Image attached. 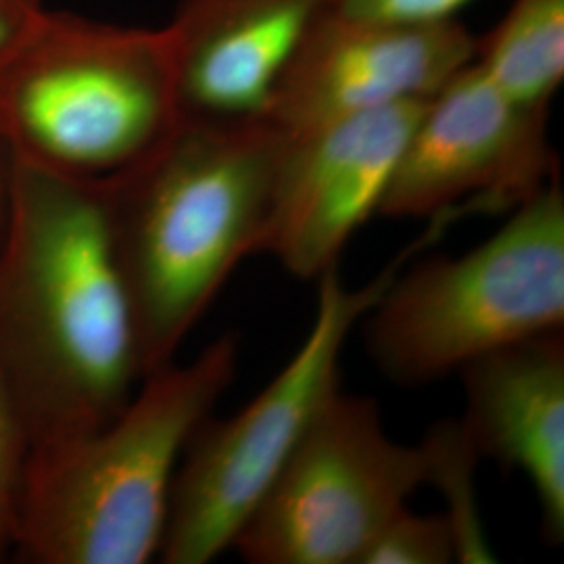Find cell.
I'll return each instance as SVG.
<instances>
[{
	"instance_id": "obj_1",
	"label": "cell",
	"mask_w": 564,
	"mask_h": 564,
	"mask_svg": "<svg viewBox=\"0 0 564 564\" xmlns=\"http://www.w3.org/2000/svg\"><path fill=\"white\" fill-rule=\"evenodd\" d=\"M0 368L30 449L107 423L141 383L101 184L18 162L0 239Z\"/></svg>"
},
{
	"instance_id": "obj_2",
	"label": "cell",
	"mask_w": 564,
	"mask_h": 564,
	"mask_svg": "<svg viewBox=\"0 0 564 564\" xmlns=\"http://www.w3.org/2000/svg\"><path fill=\"white\" fill-rule=\"evenodd\" d=\"M286 142L262 118L181 120L101 184L142 379L174 362L235 268L260 253Z\"/></svg>"
},
{
	"instance_id": "obj_3",
	"label": "cell",
	"mask_w": 564,
	"mask_h": 564,
	"mask_svg": "<svg viewBox=\"0 0 564 564\" xmlns=\"http://www.w3.org/2000/svg\"><path fill=\"white\" fill-rule=\"evenodd\" d=\"M241 339L224 333L191 362L147 375L120 412L32 447L13 547L34 564H144L160 556L182 454L235 381Z\"/></svg>"
},
{
	"instance_id": "obj_4",
	"label": "cell",
	"mask_w": 564,
	"mask_h": 564,
	"mask_svg": "<svg viewBox=\"0 0 564 564\" xmlns=\"http://www.w3.org/2000/svg\"><path fill=\"white\" fill-rule=\"evenodd\" d=\"M181 121L165 30L46 11L0 57V128L15 160L107 184Z\"/></svg>"
},
{
	"instance_id": "obj_5",
	"label": "cell",
	"mask_w": 564,
	"mask_h": 564,
	"mask_svg": "<svg viewBox=\"0 0 564 564\" xmlns=\"http://www.w3.org/2000/svg\"><path fill=\"white\" fill-rule=\"evenodd\" d=\"M368 358L405 387L564 326V191L556 178L458 258L395 272L362 316Z\"/></svg>"
},
{
	"instance_id": "obj_6",
	"label": "cell",
	"mask_w": 564,
	"mask_h": 564,
	"mask_svg": "<svg viewBox=\"0 0 564 564\" xmlns=\"http://www.w3.org/2000/svg\"><path fill=\"white\" fill-rule=\"evenodd\" d=\"M431 223L423 237L364 286H347L339 265L318 279L316 314L300 349L241 412L207 416L182 454L172 487L160 558L207 564L232 550L249 514L276 479L314 416L341 389L343 349L384 286L416 253L444 235Z\"/></svg>"
},
{
	"instance_id": "obj_7",
	"label": "cell",
	"mask_w": 564,
	"mask_h": 564,
	"mask_svg": "<svg viewBox=\"0 0 564 564\" xmlns=\"http://www.w3.org/2000/svg\"><path fill=\"white\" fill-rule=\"evenodd\" d=\"M429 475L424 444L393 442L375 400L337 389L232 550L251 564H360L366 547L429 484Z\"/></svg>"
},
{
	"instance_id": "obj_8",
	"label": "cell",
	"mask_w": 564,
	"mask_h": 564,
	"mask_svg": "<svg viewBox=\"0 0 564 564\" xmlns=\"http://www.w3.org/2000/svg\"><path fill=\"white\" fill-rule=\"evenodd\" d=\"M547 116L512 101L468 63L424 105L379 214L463 220L517 209L561 178Z\"/></svg>"
},
{
	"instance_id": "obj_9",
	"label": "cell",
	"mask_w": 564,
	"mask_h": 564,
	"mask_svg": "<svg viewBox=\"0 0 564 564\" xmlns=\"http://www.w3.org/2000/svg\"><path fill=\"white\" fill-rule=\"evenodd\" d=\"M477 36L463 21L389 23L333 7L289 61L262 120L284 139L391 105L431 99L475 61Z\"/></svg>"
},
{
	"instance_id": "obj_10",
	"label": "cell",
	"mask_w": 564,
	"mask_h": 564,
	"mask_svg": "<svg viewBox=\"0 0 564 564\" xmlns=\"http://www.w3.org/2000/svg\"><path fill=\"white\" fill-rule=\"evenodd\" d=\"M426 101L391 105L289 139L260 253L303 281L339 265L354 232L379 214Z\"/></svg>"
},
{
	"instance_id": "obj_11",
	"label": "cell",
	"mask_w": 564,
	"mask_h": 564,
	"mask_svg": "<svg viewBox=\"0 0 564 564\" xmlns=\"http://www.w3.org/2000/svg\"><path fill=\"white\" fill-rule=\"evenodd\" d=\"M333 0H182L163 28L181 120L262 118L310 28Z\"/></svg>"
},
{
	"instance_id": "obj_12",
	"label": "cell",
	"mask_w": 564,
	"mask_h": 564,
	"mask_svg": "<svg viewBox=\"0 0 564 564\" xmlns=\"http://www.w3.org/2000/svg\"><path fill=\"white\" fill-rule=\"evenodd\" d=\"M464 431L479 454L519 470L535 491L542 533L564 540V335H535L458 372Z\"/></svg>"
},
{
	"instance_id": "obj_13",
	"label": "cell",
	"mask_w": 564,
	"mask_h": 564,
	"mask_svg": "<svg viewBox=\"0 0 564 564\" xmlns=\"http://www.w3.org/2000/svg\"><path fill=\"white\" fill-rule=\"evenodd\" d=\"M475 63L512 101L550 111L564 82V0H512Z\"/></svg>"
},
{
	"instance_id": "obj_14",
	"label": "cell",
	"mask_w": 564,
	"mask_h": 564,
	"mask_svg": "<svg viewBox=\"0 0 564 564\" xmlns=\"http://www.w3.org/2000/svg\"><path fill=\"white\" fill-rule=\"evenodd\" d=\"M458 563V538L447 514L395 512L366 547L360 564Z\"/></svg>"
},
{
	"instance_id": "obj_15",
	"label": "cell",
	"mask_w": 564,
	"mask_h": 564,
	"mask_svg": "<svg viewBox=\"0 0 564 564\" xmlns=\"http://www.w3.org/2000/svg\"><path fill=\"white\" fill-rule=\"evenodd\" d=\"M28 454V426L0 368V561L13 547V524Z\"/></svg>"
},
{
	"instance_id": "obj_16",
	"label": "cell",
	"mask_w": 564,
	"mask_h": 564,
	"mask_svg": "<svg viewBox=\"0 0 564 564\" xmlns=\"http://www.w3.org/2000/svg\"><path fill=\"white\" fill-rule=\"evenodd\" d=\"M475 0H333L339 13L389 23H445L456 21Z\"/></svg>"
},
{
	"instance_id": "obj_17",
	"label": "cell",
	"mask_w": 564,
	"mask_h": 564,
	"mask_svg": "<svg viewBox=\"0 0 564 564\" xmlns=\"http://www.w3.org/2000/svg\"><path fill=\"white\" fill-rule=\"evenodd\" d=\"M42 9V0H0V57L20 41Z\"/></svg>"
},
{
	"instance_id": "obj_18",
	"label": "cell",
	"mask_w": 564,
	"mask_h": 564,
	"mask_svg": "<svg viewBox=\"0 0 564 564\" xmlns=\"http://www.w3.org/2000/svg\"><path fill=\"white\" fill-rule=\"evenodd\" d=\"M15 174H18V160H15V153L0 128V239L7 230L9 216H11Z\"/></svg>"
}]
</instances>
